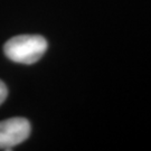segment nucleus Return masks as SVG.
Listing matches in <instances>:
<instances>
[{"label":"nucleus","instance_id":"f257e3e1","mask_svg":"<svg viewBox=\"0 0 151 151\" xmlns=\"http://www.w3.org/2000/svg\"><path fill=\"white\" fill-rule=\"evenodd\" d=\"M48 47L47 40L39 35H20L5 44L6 56L20 64L30 65L43 57Z\"/></svg>","mask_w":151,"mask_h":151},{"label":"nucleus","instance_id":"f03ea898","mask_svg":"<svg viewBox=\"0 0 151 151\" xmlns=\"http://www.w3.org/2000/svg\"><path fill=\"white\" fill-rule=\"evenodd\" d=\"M30 123L24 118H12L0 122V149L10 150L12 147L27 140Z\"/></svg>","mask_w":151,"mask_h":151},{"label":"nucleus","instance_id":"7ed1b4c3","mask_svg":"<svg viewBox=\"0 0 151 151\" xmlns=\"http://www.w3.org/2000/svg\"><path fill=\"white\" fill-rule=\"evenodd\" d=\"M8 95V90L6 84L2 81H0V105L2 104V102L6 100V97Z\"/></svg>","mask_w":151,"mask_h":151}]
</instances>
